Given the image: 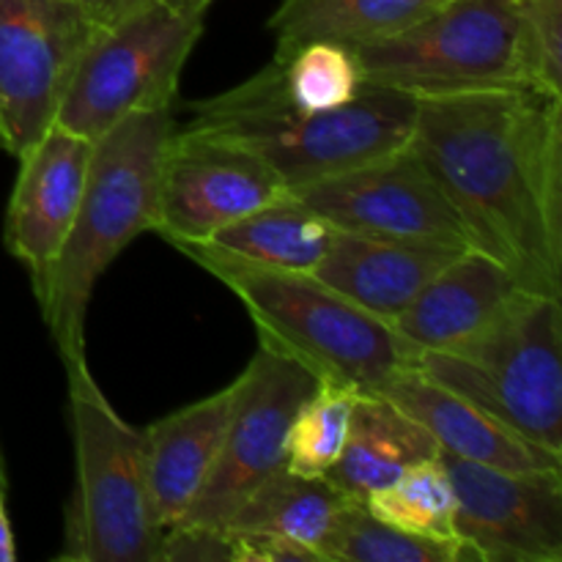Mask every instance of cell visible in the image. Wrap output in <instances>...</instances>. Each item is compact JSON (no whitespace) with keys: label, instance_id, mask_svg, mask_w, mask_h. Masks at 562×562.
<instances>
[{"label":"cell","instance_id":"1","mask_svg":"<svg viewBox=\"0 0 562 562\" xmlns=\"http://www.w3.org/2000/svg\"><path fill=\"white\" fill-rule=\"evenodd\" d=\"M409 146L472 250L562 300V99L536 88L417 99Z\"/></svg>","mask_w":562,"mask_h":562},{"label":"cell","instance_id":"2","mask_svg":"<svg viewBox=\"0 0 562 562\" xmlns=\"http://www.w3.org/2000/svg\"><path fill=\"white\" fill-rule=\"evenodd\" d=\"M190 121L179 130L234 143L256 154L289 190L393 154L409 143L417 99L366 82L351 102L333 110H302L280 88L269 64L241 86L187 104Z\"/></svg>","mask_w":562,"mask_h":562},{"label":"cell","instance_id":"3","mask_svg":"<svg viewBox=\"0 0 562 562\" xmlns=\"http://www.w3.org/2000/svg\"><path fill=\"white\" fill-rule=\"evenodd\" d=\"M173 132V108L140 110L93 140L77 217L38 296L60 360L86 357V316L99 278L135 236L154 234L159 173Z\"/></svg>","mask_w":562,"mask_h":562},{"label":"cell","instance_id":"4","mask_svg":"<svg viewBox=\"0 0 562 562\" xmlns=\"http://www.w3.org/2000/svg\"><path fill=\"white\" fill-rule=\"evenodd\" d=\"M173 247L239 296L261 346L305 366L318 382L382 393L395 373L412 366L417 349L393 324L357 307L311 272L261 267L201 241H176Z\"/></svg>","mask_w":562,"mask_h":562},{"label":"cell","instance_id":"5","mask_svg":"<svg viewBox=\"0 0 562 562\" xmlns=\"http://www.w3.org/2000/svg\"><path fill=\"white\" fill-rule=\"evenodd\" d=\"M412 368L538 448L562 456L560 296L519 291L461 344L415 351Z\"/></svg>","mask_w":562,"mask_h":562},{"label":"cell","instance_id":"6","mask_svg":"<svg viewBox=\"0 0 562 562\" xmlns=\"http://www.w3.org/2000/svg\"><path fill=\"white\" fill-rule=\"evenodd\" d=\"M75 439V494L64 510L60 560L162 562L165 527L154 514L143 431L110 406L86 357L64 360Z\"/></svg>","mask_w":562,"mask_h":562},{"label":"cell","instance_id":"7","mask_svg":"<svg viewBox=\"0 0 562 562\" xmlns=\"http://www.w3.org/2000/svg\"><path fill=\"white\" fill-rule=\"evenodd\" d=\"M351 49L362 80L415 99L532 88L516 0H448L415 25Z\"/></svg>","mask_w":562,"mask_h":562},{"label":"cell","instance_id":"8","mask_svg":"<svg viewBox=\"0 0 562 562\" xmlns=\"http://www.w3.org/2000/svg\"><path fill=\"white\" fill-rule=\"evenodd\" d=\"M201 33L203 14H181L159 0L102 25L71 75L55 124L97 140L126 115L173 108Z\"/></svg>","mask_w":562,"mask_h":562},{"label":"cell","instance_id":"9","mask_svg":"<svg viewBox=\"0 0 562 562\" xmlns=\"http://www.w3.org/2000/svg\"><path fill=\"white\" fill-rule=\"evenodd\" d=\"M316 384L318 376L305 366L258 346V355L236 379L234 409L217 464L179 525L220 530L252 488L285 470L291 423Z\"/></svg>","mask_w":562,"mask_h":562},{"label":"cell","instance_id":"10","mask_svg":"<svg viewBox=\"0 0 562 562\" xmlns=\"http://www.w3.org/2000/svg\"><path fill=\"white\" fill-rule=\"evenodd\" d=\"M99 27L77 0H0V130L11 157L55 124Z\"/></svg>","mask_w":562,"mask_h":562},{"label":"cell","instance_id":"11","mask_svg":"<svg viewBox=\"0 0 562 562\" xmlns=\"http://www.w3.org/2000/svg\"><path fill=\"white\" fill-rule=\"evenodd\" d=\"M442 456L461 562H562V467L510 472Z\"/></svg>","mask_w":562,"mask_h":562},{"label":"cell","instance_id":"12","mask_svg":"<svg viewBox=\"0 0 562 562\" xmlns=\"http://www.w3.org/2000/svg\"><path fill=\"white\" fill-rule=\"evenodd\" d=\"M291 192L338 231L470 247L459 214L409 143Z\"/></svg>","mask_w":562,"mask_h":562},{"label":"cell","instance_id":"13","mask_svg":"<svg viewBox=\"0 0 562 562\" xmlns=\"http://www.w3.org/2000/svg\"><path fill=\"white\" fill-rule=\"evenodd\" d=\"M285 192L283 179L256 154L176 124L159 173L154 234L170 245L203 241Z\"/></svg>","mask_w":562,"mask_h":562},{"label":"cell","instance_id":"14","mask_svg":"<svg viewBox=\"0 0 562 562\" xmlns=\"http://www.w3.org/2000/svg\"><path fill=\"white\" fill-rule=\"evenodd\" d=\"M93 140L49 124L20 154V173L5 209L3 239L11 256L31 272L33 294L47 289L55 261L77 217Z\"/></svg>","mask_w":562,"mask_h":562},{"label":"cell","instance_id":"15","mask_svg":"<svg viewBox=\"0 0 562 562\" xmlns=\"http://www.w3.org/2000/svg\"><path fill=\"white\" fill-rule=\"evenodd\" d=\"M464 250L470 247L335 228L327 256L311 274L371 316L393 324L434 274Z\"/></svg>","mask_w":562,"mask_h":562},{"label":"cell","instance_id":"16","mask_svg":"<svg viewBox=\"0 0 562 562\" xmlns=\"http://www.w3.org/2000/svg\"><path fill=\"white\" fill-rule=\"evenodd\" d=\"M379 395L390 398L412 420L420 423L434 437L439 453L445 456L510 472L560 470L562 467V456L549 453L532 445L530 439L519 437L514 428L499 423L481 406L450 393L448 387L423 376L412 366L395 373Z\"/></svg>","mask_w":562,"mask_h":562},{"label":"cell","instance_id":"17","mask_svg":"<svg viewBox=\"0 0 562 562\" xmlns=\"http://www.w3.org/2000/svg\"><path fill=\"white\" fill-rule=\"evenodd\" d=\"M236 398V379L173 415L143 428V459L159 525H179L217 464Z\"/></svg>","mask_w":562,"mask_h":562},{"label":"cell","instance_id":"18","mask_svg":"<svg viewBox=\"0 0 562 562\" xmlns=\"http://www.w3.org/2000/svg\"><path fill=\"white\" fill-rule=\"evenodd\" d=\"M521 289L519 280L481 250H464L393 322L395 333L423 349H450L486 327Z\"/></svg>","mask_w":562,"mask_h":562},{"label":"cell","instance_id":"19","mask_svg":"<svg viewBox=\"0 0 562 562\" xmlns=\"http://www.w3.org/2000/svg\"><path fill=\"white\" fill-rule=\"evenodd\" d=\"M437 456L431 434L393 401L379 393H357L344 453L324 477L349 499L366 503L401 472Z\"/></svg>","mask_w":562,"mask_h":562},{"label":"cell","instance_id":"20","mask_svg":"<svg viewBox=\"0 0 562 562\" xmlns=\"http://www.w3.org/2000/svg\"><path fill=\"white\" fill-rule=\"evenodd\" d=\"M448 0H283L269 20L274 58L307 42L346 47L376 42L415 25Z\"/></svg>","mask_w":562,"mask_h":562},{"label":"cell","instance_id":"21","mask_svg":"<svg viewBox=\"0 0 562 562\" xmlns=\"http://www.w3.org/2000/svg\"><path fill=\"white\" fill-rule=\"evenodd\" d=\"M346 499L349 497L338 492L327 477H305L280 470L252 488L220 530L294 543L322 560L318 547Z\"/></svg>","mask_w":562,"mask_h":562},{"label":"cell","instance_id":"22","mask_svg":"<svg viewBox=\"0 0 562 562\" xmlns=\"http://www.w3.org/2000/svg\"><path fill=\"white\" fill-rule=\"evenodd\" d=\"M335 228L294 192L225 225L201 245L250 263L289 272H313L329 250Z\"/></svg>","mask_w":562,"mask_h":562},{"label":"cell","instance_id":"23","mask_svg":"<svg viewBox=\"0 0 562 562\" xmlns=\"http://www.w3.org/2000/svg\"><path fill=\"white\" fill-rule=\"evenodd\" d=\"M366 508L376 519L417 538L459 543L456 538V492L442 456L420 461L401 472L393 483L366 499Z\"/></svg>","mask_w":562,"mask_h":562},{"label":"cell","instance_id":"24","mask_svg":"<svg viewBox=\"0 0 562 562\" xmlns=\"http://www.w3.org/2000/svg\"><path fill=\"white\" fill-rule=\"evenodd\" d=\"M324 562H461V543H439L376 519L366 503L346 499L318 547Z\"/></svg>","mask_w":562,"mask_h":562},{"label":"cell","instance_id":"25","mask_svg":"<svg viewBox=\"0 0 562 562\" xmlns=\"http://www.w3.org/2000/svg\"><path fill=\"white\" fill-rule=\"evenodd\" d=\"M357 390L338 382H318L291 423L285 442V470L324 477L344 453L349 439Z\"/></svg>","mask_w":562,"mask_h":562},{"label":"cell","instance_id":"26","mask_svg":"<svg viewBox=\"0 0 562 562\" xmlns=\"http://www.w3.org/2000/svg\"><path fill=\"white\" fill-rule=\"evenodd\" d=\"M272 64L289 102L302 110L340 108L366 86L355 49L338 42L300 44L283 58H272Z\"/></svg>","mask_w":562,"mask_h":562},{"label":"cell","instance_id":"27","mask_svg":"<svg viewBox=\"0 0 562 562\" xmlns=\"http://www.w3.org/2000/svg\"><path fill=\"white\" fill-rule=\"evenodd\" d=\"M530 86L562 99V0H516Z\"/></svg>","mask_w":562,"mask_h":562},{"label":"cell","instance_id":"28","mask_svg":"<svg viewBox=\"0 0 562 562\" xmlns=\"http://www.w3.org/2000/svg\"><path fill=\"white\" fill-rule=\"evenodd\" d=\"M99 25H113L121 16H126L130 11H135L137 5H143L146 0H77Z\"/></svg>","mask_w":562,"mask_h":562},{"label":"cell","instance_id":"29","mask_svg":"<svg viewBox=\"0 0 562 562\" xmlns=\"http://www.w3.org/2000/svg\"><path fill=\"white\" fill-rule=\"evenodd\" d=\"M14 560H16L14 536H11V525L3 505V488H0V562H14Z\"/></svg>","mask_w":562,"mask_h":562},{"label":"cell","instance_id":"30","mask_svg":"<svg viewBox=\"0 0 562 562\" xmlns=\"http://www.w3.org/2000/svg\"><path fill=\"white\" fill-rule=\"evenodd\" d=\"M159 3H165L173 11H181V14H206L212 0H159Z\"/></svg>","mask_w":562,"mask_h":562},{"label":"cell","instance_id":"31","mask_svg":"<svg viewBox=\"0 0 562 562\" xmlns=\"http://www.w3.org/2000/svg\"><path fill=\"white\" fill-rule=\"evenodd\" d=\"M0 148H3V151H5V135H3V130H0Z\"/></svg>","mask_w":562,"mask_h":562}]
</instances>
